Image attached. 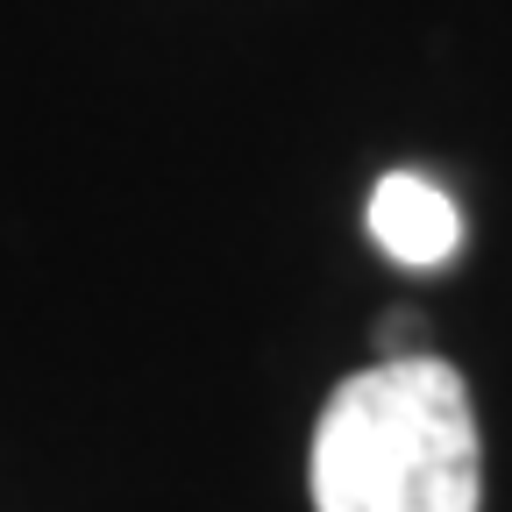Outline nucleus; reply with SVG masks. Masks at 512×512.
I'll list each match as a JSON object with an SVG mask.
<instances>
[{"label":"nucleus","mask_w":512,"mask_h":512,"mask_svg":"<svg viewBox=\"0 0 512 512\" xmlns=\"http://www.w3.org/2000/svg\"><path fill=\"white\" fill-rule=\"evenodd\" d=\"M484 448L470 384L441 356H377L313 427V512H477Z\"/></svg>","instance_id":"nucleus-1"},{"label":"nucleus","mask_w":512,"mask_h":512,"mask_svg":"<svg viewBox=\"0 0 512 512\" xmlns=\"http://www.w3.org/2000/svg\"><path fill=\"white\" fill-rule=\"evenodd\" d=\"M370 242L384 256H399L406 271H434L441 256L463 249V214H456V200H448L434 178L392 171L370 192Z\"/></svg>","instance_id":"nucleus-2"}]
</instances>
